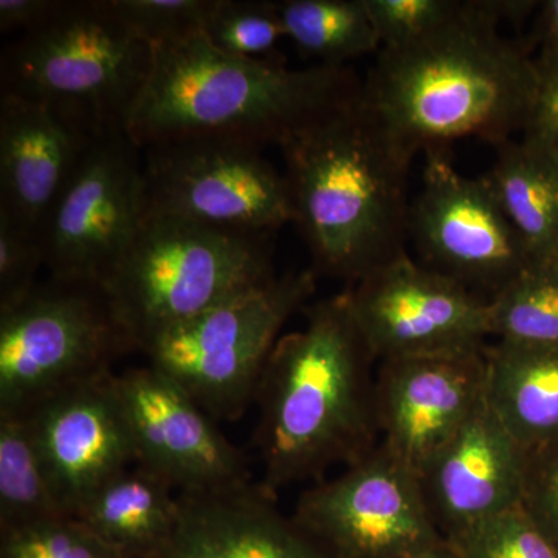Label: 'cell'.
Segmentation results:
<instances>
[{"instance_id": "1", "label": "cell", "mask_w": 558, "mask_h": 558, "mask_svg": "<svg viewBox=\"0 0 558 558\" xmlns=\"http://www.w3.org/2000/svg\"><path fill=\"white\" fill-rule=\"evenodd\" d=\"M532 0L462 2L457 17L424 40L381 49L362 97L411 157L461 138L498 146L526 126L538 70L527 46L499 33Z\"/></svg>"}, {"instance_id": "2", "label": "cell", "mask_w": 558, "mask_h": 558, "mask_svg": "<svg viewBox=\"0 0 558 558\" xmlns=\"http://www.w3.org/2000/svg\"><path fill=\"white\" fill-rule=\"evenodd\" d=\"M301 312L306 323L275 344L255 398L260 484L271 494L319 483L333 465L348 468L379 446L376 359L349 289Z\"/></svg>"}, {"instance_id": "3", "label": "cell", "mask_w": 558, "mask_h": 558, "mask_svg": "<svg viewBox=\"0 0 558 558\" xmlns=\"http://www.w3.org/2000/svg\"><path fill=\"white\" fill-rule=\"evenodd\" d=\"M279 149L292 222L315 274L354 286L407 253L413 157L388 134L362 92Z\"/></svg>"}, {"instance_id": "4", "label": "cell", "mask_w": 558, "mask_h": 558, "mask_svg": "<svg viewBox=\"0 0 558 558\" xmlns=\"http://www.w3.org/2000/svg\"><path fill=\"white\" fill-rule=\"evenodd\" d=\"M362 84L348 65L289 69L277 57L242 60L194 36L154 49L153 72L124 134L138 149L190 138L281 146L354 100Z\"/></svg>"}, {"instance_id": "5", "label": "cell", "mask_w": 558, "mask_h": 558, "mask_svg": "<svg viewBox=\"0 0 558 558\" xmlns=\"http://www.w3.org/2000/svg\"><path fill=\"white\" fill-rule=\"evenodd\" d=\"M271 240L146 216L101 289L132 347L145 354L165 333L277 277Z\"/></svg>"}, {"instance_id": "6", "label": "cell", "mask_w": 558, "mask_h": 558, "mask_svg": "<svg viewBox=\"0 0 558 558\" xmlns=\"http://www.w3.org/2000/svg\"><path fill=\"white\" fill-rule=\"evenodd\" d=\"M153 64L154 47L110 0H68L53 21L3 49L0 94L44 102L100 137L124 131Z\"/></svg>"}, {"instance_id": "7", "label": "cell", "mask_w": 558, "mask_h": 558, "mask_svg": "<svg viewBox=\"0 0 558 558\" xmlns=\"http://www.w3.org/2000/svg\"><path fill=\"white\" fill-rule=\"evenodd\" d=\"M314 270L288 271L165 333L149 365L180 385L216 421L234 422L255 403L279 333L317 290Z\"/></svg>"}, {"instance_id": "8", "label": "cell", "mask_w": 558, "mask_h": 558, "mask_svg": "<svg viewBox=\"0 0 558 558\" xmlns=\"http://www.w3.org/2000/svg\"><path fill=\"white\" fill-rule=\"evenodd\" d=\"M134 349L98 286L50 279L0 311V414H25L43 400L112 373Z\"/></svg>"}, {"instance_id": "9", "label": "cell", "mask_w": 558, "mask_h": 558, "mask_svg": "<svg viewBox=\"0 0 558 558\" xmlns=\"http://www.w3.org/2000/svg\"><path fill=\"white\" fill-rule=\"evenodd\" d=\"M260 146L229 138H190L146 149V216L248 234H274L292 222L284 172Z\"/></svg>"}, {"instance_id": "10", "label": "cell", "mask_w": 558, "mask_h": 558, "mask_svg": "<svg viewBox=\"0 0 558 558\" xmlns=\"http://www.w3.org/2000/svg\"><path fill=\"white\" fill-rule=\"evenodd\" d=\"M138 150L124 131L92 142L40 231L51 279L101 288L126 255L146 218Z\"/></svg>"}, {"instance_id": "11", "label": "cell", "mask_w": 558, "mask_h": 558, "mask_svg": "<svg viewBox=\"0 0 558 558\" xmlns=\"http://www.w3.org/2000/svg\"><path fill=\"white\" fill-rule=\"evenodd\" d=\"M293 520L336 558H405L444 539L417 473L381 444L307 488Z\"/></svg>"}, {"instance_id": "12", "label": "cell", "mask_w": 558, "mask_h": 558, "mask_svg": "<svg viewBox=\"0 0 558 558\" xmlns=\"http://www.w3.org/2000/svg\"><path fill=\"white\" fill-rule=\"evenodd\" d=\"M425 156L422 189L410 208V238L424 266L490 301L531 255L484 179L454 168L450 148Z\"/></svg>"}, {"instance_id": "13", "label": "cell", "mask_w": 558, "mask_h": 558, "mask_svg": "<svg viewBox=\"0 0 558 558\" xmlns=\"http://www.w3.org/2000/svg\"><path fill=\"white\" fill-rule=\"evenodd\" d=\"M352 311L374 359L486 351L490 301L403 253L349 288Z\"/></svg>"}, {"instance_id": "14", "label": "cell", "mask_w": 558, "mask_h": 558, "mask_svg": "<svg viewBox=\"0 0 558 558\" xmlns=\"http://www.w3.org/2000/svg\"><path fill=\"white\" fill-rule=\"evenodd\" d=\"M135 464L180 494H209L250 483L247 459L189 392L154 368L116 374Z\"/></svg>"}, {"instance_id": "15", "label": "cell", "mask_w": 558, "mask_h": 558, "mask_svg": "<svg viewBox=\"0 0 558 558\" xmlns=\"http://www.w3.org/2000/svg\"><path fill=\"white\" fill-rule=\"evenodd\" d=\"M486 351L380 362L376 411L380 444L422 472L486 396Z\"/></svg>"}, {"instance_id": "16", "label": "cell", "mask_w": 558, "mask_h": 558, "mask_svg": "<svg viewBox=\"0 0 558 558\" xmlns=\"http://www.w3.org/2000/svg\"><path fill=\"white\" fill-rule=\"evenodd\" d=\"M24 416L69 515H75L98 487L135 464L113 373L64 389Z\"/></svg>"}, {"instance_id": "17", "label": "cell", "mask_w": 558, "mask_h": 558, "mask_svg": "<svg viewBox=\"0 0 558 558\" xmlns=\"http://www.w3.org/2000/svg\"><path fill=\"white\" fill-rule=\"evenodd\" d=\"M527 450L510 435L486 396L418 473L429 517L444 538L520 508Z\"/></svg>"}, {"instance_id": "18", "label": "cell", "mask_w": 558, "mask_h": 558, "mask_svg": "<svg viewBox=\"0 0 558 558\" xmlns=\"http://www.w3.org/2000/svg\"><path fill=\"white\" fill-rule=\"evenodd\" d=\"M95 138L44 102L0 94V213L40 234Z\"/></svg>"}, {"instance_id": "19", "label": "cell", "mask_w": 558, "mask_h": 558, "mask_svg": "<svg viewBox=\"0 0 558 558\" xmlns=\"http://www.w3.org/2000/svg\"><path fill=\"white\" fill-rule=\"evenodd\" d=\"M179 523L160 558H336L279 512L252 481L209 494H180Z\"/></svg>"}, {"instance_id": "20", "label": "cell", "mask_w": 558, "mask_h": 558, "mask_svg": "<svg viewBox=\"0 0 558 558\" xmlns=\"http://www.w3.org/2000/svg\"><path fill=\"white\" fill-rule=\"evenodd\" d=\"M174 487L135 464L98 487L75 519L126 558H160L179 523Z\"/></svg>"}, {"instance_id": "21", "label": "cell", "mask_w": 558, "mask_h": 558, "mask_svg": "<svg viewBox=\"0 0 558 558\" xmlns=\"http://www.w3.org/2000/svg\"><path fill=\"white\" fill-rule=\"evenodd\" d=\"M486 400L526 450L558 438V348H486Z\"/></svg>"}, {"instance_id": "22", "label": "cell", "mask_w": 558, "mask_h": 558, "mask_svg": "<svg viewBox=\"0 0 558 558\" xmlns=\"http://www.w3.org/2000/svg\"><path fill=\"white\" fill-rule=\"evenodd\" d=\"M484 179L531 258L558 253V157L537 143L508 140Z\"/></svg>"}, {"instance_id": "23", "label": "cell", "mask_w": 558, "mask_h": 558, "mask_svg": "<svg viewBox=\"0 0 558 558\" xmlns=\"http://www.w3.org/2000/svg\"><path fill=\"white\" fill-rule=\"evenodd\" d=\"M278 5L286 38L319 65L344 68L381 49L365 0H286Z\"/></svg>"}, {"instance_id": "24", "label": "cell", "mask_w": 558, "mask_h": 558, "mask_svg": "<svg viewBox=\"0 0 558 558\" xmlns=\"http://www.w3.org/2000/svg\"><path fill=\"white\" fill-rule=\"evenodd\" d=\"M69 515L24 414H0V531Z\"/></svg>"}, {"instance_id": "25", "label": "cell", "mask_w": 558, "mask_h": 558, "mask_svg": "<svg viewBox=\"0 0 558 558\" xmlns=\"http://www.w3.org/2000/svg\"><path fill=\"white\" fill-rule=\"evenodd\" d=\"M490 328L505 343L558 348V253L529 260L490 300Z\"/></svg>"}, {"instance_id": "26", "label": "cell", "mask_w": 558, "mask_h": 558, "mask_svg": "<svg viewBox=\"0 0 558 558\" xmlns=\"http://www.w3.org/2000/svg\"><path fill=\"white\" fill-rule=\"evenodd\" d=\"M208 43L229 57L267 60L286 38L278 2L218 0L204 32Z\"/></svg>"}, {"instance_id": "27", "label": "cell", "mask_w": 558, "mask_h": 558, "mask_svg": "<svg viewBox=\"0 0 558 558\" xmlns=\"http://www.w3.org/2000/svg\"><path fill=\"white\" fill-rule=\"evenodd\" d=\"M0 558H126L72 515L0 531Z\"/></svg>"}, {"instance_id": "28", "label": "cell", "mask_w": 558, "mask_h": 558, "mask_svg": "<svg viewBox=\"0 0 558 558\" xmlns=\"http://www.w3.org/2000/svg\"><path fill=\"white\" fill-rule=\"evenodd\" d=\"M110 5L157 49L204 35L218 0H110Z\"/></svg>"}, {"instance_id": "29", "label": "cell", "mask_w": 558, "mask_h": 558, "mask_svg": "<svg viewBox=\"0 0 558 558\" xmlns=\"http://www.w3.org/2000/svg\"><path fill=\"white\" fill-rule=\"evenodd\" d=\"M449 542L462 558H558L557 550L521 508L484 521Z\"/></svg>"}, {"instance_id": "30", "label": "cell", "mask_w": 558, "mask_h": 558, "mask_svg": "<svg viewBox=\"0 0 558 558\" xmlns=\"http://www.w3.org/2000/svg\"><path fill=\"white\" fill-rule=\"evenodd\" d=\"M365 5L381 49H400L428 38L462 9L458 0H365Z\"/></svg>"}, {"instance_id": "31", "label": "cell", "mask_w": 558, "mask_h": 558, "mask_svg": "<svg viewBox=\"0 0 558 558\" xmlns=\"http://www.w3.org/2000/svg\"><path fill=\"white\" fill-rule=\"evenodd\" d=\"M40 266H46L40 234L0 213V311L31 295Z\"/></svg>"}, {"instance_id": "32", "label": "cell", "mask_w": 558, "mask_h": 558, "mask_svg": "<svg viewBox=\"0 0 558 558\" xmlns=\"http://www.w3.org/2000/svg\"><path fill=\"white\" fill-rule=\"evenodd\" d=\"M520 508L558 553V438L527 450Z\"/></svg>"}, {"instance_id": "33", "label": "cell", "mask_w": 558, "mask_h": 558, "mask_svg": "<svg viewBox=\"0 0 558 558\" xmlns=\"http://www.w3.org/2000/svg\"><path fill=\"white\" fill-rule=\"evenodd\" d=\"M535 64L537 92L521 134L558 157V57L535 58Z\"/></svg>"}, {"instance_id": "34", "label": "cell", "mask_w": 558, "mask_h": 558, "mask_svg": "<svg viewBox=\"0 0 558 558\" xmlns=\"http://www.w3.org/2000/svg\"><path fill=\"white\" fill-rule=\"evenodd\" d=\"M68 0H0V32L32 33L53 21Z\"/></svg>"}, {"instance_id": "35", "label": "cell", "mask_w": 558, "mask_h": 558, "mask_svg": "<svg viewBox=\"0 0 558 558\" xmlns=\"http://www.w3.org/2000/svg\"><path fill=\"white\" fill-rule=\"evenodd\" d=\"M537 21L534 28V46L538 47V57H558V0H545L538 3Z\"/></svg>"}, {"instance_id": "36", "label": "cell", "mask_w": 558, "mask_h": 558, "mask_svg": "<svg viewBox=\"0 0 558 558\" xmlns=\"http://www.w3.org/2000/svg\"><path fill=\"white\" fill-rule=\"evenodd\" d=\"M405 558H462V556L453 543L444 538L442 542L436 543V545Z\"/></svg>"}]
</instances>
